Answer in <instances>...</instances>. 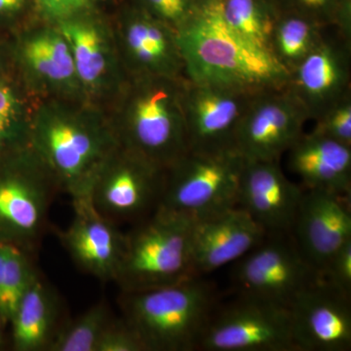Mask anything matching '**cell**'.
<instances>
[{
    "label": "cell",
    "mask_w": 351,
    "mask_h": 351,
    "mask_svg": "<svg viewBox=\"0 0 351 351\" xmlns=\"http://www.w3.org/2000/svg\"><path fill=\"white\" fill-rule=\"evenodd\" d=\"M110 20L127 75L188 80L178 32L129 0H119Z\"/></svg>",
    "instance_id": "8fae6325"
},
{
    "label": "cell",
    "mask_w": 351,
    "mask_h": 351,
    "mask_svg": "<svg viewBox=\"0 0 351 351\" xmlns=\"http://www.w3.org/2000/svg\"><path fill=\"white\" fill-rule=\"evenodd\" d=\"M257 93L226 85L184 80L182 101L189 151H235L237 128Z\"/></svg>",
    "instance_id": "5bb4252c"
},
{
    "label": "cell",
    "mask_w": 351,
    "mask_h": 351,
    "mask_svg": "<svg viewBox=\"0 0 351 351\" xmlns=\"http://www.w3.org/2000/svg\"><path fill=\"white\" fill-rule=\"evenodd\" d=\"M36 101L15 73L0 78V158L29 147Z\"/></svg>",
    "instance_id": "484cf974"
},
{
    "label": "cell",
    "mask_w": 351,
    "mask_h": 351,
    "mask_svg": "<svg viewBox=\"0 0 351 351\" xmlns=\"http://www.w3.org/2000/svg\"><path fill=\"white\" fill-rule=\"evenodd\" d=\"M198 350L205 351H292L290 311L239 297L212 315Z\"/></svg>",
    "instance_id": "4fadbf2b"
},
{
    "label": "cell",
    "mask_w": 351,
    "mask_h": 351,
    "mask_svg": "<svg viewBox=\"0 0 351 351\" xmlns=\"http://www.w3.org/2000/svg\"><path fill=\"white\" fill-rule=\"evenodd\" d=\"M59 191L29 147L0 158V240L24 250L40 239Z\"/></svg>",
    "instance_id": "52a82bcc"
},
{
    "label": "cell",
    "mask_w": 351,
    "mask_h": 351,
    "mask_svg": "<svg viewBox=\"0 0 351 351\" xmlns=\"http://www.w3.org/2000/svg\"><path fill=\"white\" fill-rule=\"evenodd\" d=\"M157 19L180 29L193 13L195 0H129Z\"/></svg>",
    "instance_id": "1f68e13d"
},
{
    "label": "cell",
    "mask_w": 351,
    "mask_h": 351,
    "mask_svg": "<svg viewBox=\"0 0 351 351\" xmlns=\"http://www.w3.org/2000/svg\"><path fill=\"white\" fill-rule=\"evenodd\" d=\"M57 319L56 295L38 276L23 295L10 321L14 350H49L60 329Z\"/></svg>",
    "instance_id": "603a6c76"
},
{
    "label": "cell",
    "mask_w": 351,
    "mask_h": 351,
    "mask_svg": "<svg viewBox=\"0 0 351 351\" xmlns=\"http://www.w3.org/2000/svg\"><path fill=\"white\" fill-rule=\"evenodd\" d=\"M184 80L132 76L107 110L119 145L164 170L189 149Z\"/></svg>",
    "instance_id": "3957f363"
},
{
    "label": "cell",
    "mask_w": 351,
    "mask_h": 351,
    "mask_svg": "<svg viewBox=\"0 0 351 351\" xmlns=\"http://www.w3.org/2000/svg\"><path fill=\"white\" fill-rule=\"evenodd\" d=\"M11 75H14V71L8 39L5 43H0V78Z\"/></svg>",
    "instance_id": "d590c367"
},
{
    "label": "cell",
    "mask_w": 351,
    "mask_h": 351,
    "mask_svg": "<svg viewBox=\"0 0 351 351\" xmlns=\"http://www.w3.org/2000/svg\"><path fill=\"white\" fill-rule=\"evenodd\" d=\"M164 182L165 170L119 145L99 171L89 198L99 213L117 223L156 209Z\"/></svg>",
    "instance_id": "7c38bea8"
},
{
    "label": "cell",
    "mask_w": 351,
    "mask_h": 351,
    "mask_svg": "<svg viewBox=\"0 0 351 351\" xmlns=\"http://www.w3.org/2000/svg\"><path fill=\"white\" fill-rule=\"evenodd\" d=\"M36 20L34 0H0V32L12 36Z\"/></svg>",
    "instance_id": "d6a6232c"
},
{
    "label": "cell",
    "mask_w": 351,
    "mask_h": 351,
    "mask_svg": "<svg viewBox=\"0 0 351 351\" xmlns=\"http://www.w3.org/2000/svg\"><path fill=\"white\" fill-rule=\"evenodd\" d=\"M73 218L60 234L64 248L80 269L101 280H115L126 235L105 218L89 197L73 200Z\"/></svg>",
    "instance_id": "d6986e66"
},
{
    "label": "cell",
    "mask_w": 351,
    "mask_h": 351,
    "mask_svg": "<svg viewBox=\"0 0 351 351\" xmlns=\"http://www.w3.org/2000/svg\"><path fill=\"white\" fill-rule=\"evenodd\" d=\"M110 0H34L36 19L57 24L92 11L104 10Z\"/></svg>",
    "instance_id": "f546056e"
},
{
    "label": "cell",
    "mask_w": 351,
    "mask_h": 351,
    "mask_svg": "<svg viewBox=\"0 0 351 351\" xmlns=\"http://www.w3.org/2000/svg\"><path fill=\"white\" fill-rule=\"evenodd\" d=\"M346 198L323 189H306L302 193L292 230L300 251L321 276L335 254L351 240Z\"/></svg>",
    "instance_id": "ac0fdd59"
},
{
    "label": "cell",
    "mask_w": 351,
    "mask_h": 351,
    "mask_svg": "<svg viewBox=\"0 0 351 351\" xmlns=\"http://www.w3.org/2000/svg\"><path fill=\"white\" fill-rule=\"evenodd\" d=\"M125 293V323L145 351H189L199 348L213 315L214 293L199 276L161 287Z\"/></svg>",
    "instance_id": "277c9868"
},
{
    "label": "cell",
    "mask_w": 351,
    "mask_h": 351,
    "mask_svg": "<svg viewBox=\"0 0 351 351\" xmlns=\"http://www.w3.org/2000/svg\"><path fill=\"white\" fill-rule=\"evenodd\" d=\"M287 234H270L237 261L233 280L239 297L289 308L302 290L323 278Z\"/></svg>",
    "instance_id": "30bf717a"
},
{
    "label": "cell",
    "mask_w": 351,
    "mask_h": 351,
    "mask_svg": "<svg viewBox=\"0 0 351 351\" xmlns=\"http://www.w3.org/2000/svg\"><path fill=\"white\" fill-rule=\"evenodd\" d=\"M25 250L0 240V317L10 323L23 295L38 277Z\"/></svg>",
    "instance_id": "4316f807"
},
{
    "label": "cell",
    "mask_w": 351,
    "mask_h": 351,
    "mask_svg": "<svg viewBox=\"0 0 351 351\" xmlns=\"http://www.w3.org/2000/svg\"><path fill=\"white\" fill-rule=\"evenodd\" d=\"M307 120L285 88L258 92L237 128L235 151L245 160L278 161L304 134Z\"/></svg>",
    "instance_id": "9a60e30c"
},
{
    "label": "cell",
    "mask_w": 351,
    "mask_h": 351,
    "mask_svg": "<svg viewBox=\"0 0 351 351\" xmlns=\"http://www.w3.org/2000/svg\"><path fill=\"white\" fill-rule=\"evenodd\" d=\"M177 32L189 80L252 92L287 84V71L271 55L228 29L205 0H195Z\"/></svg>",
    "instance_id": "7a4b0ae2"
},
{
    "label": "cell",
    "mask_w": 351,
    "mask_h": 351,
    "mask_svg": "<svg viewBox=\"0 0 351 351\" xmlns=\"http://www.w3.org/2000/svg\"><path fill=\"white\" fill-rule=\"evenodd\" d=\"M313 133L351 147V93L315 119Z\"/></svg>",
    "instance_id": "f1b7e54d"
},
{
    "label": "cell",
    "mask_w": 351,
    "mask_h": 351,
    "mask_svg": "<svg viewBox=\"0 0 351 351\" xmlns=\"http://www.w3.org/2000/svg\"><path fill=\"white\" fill-rule=\"evenodd\" d=\"M289 168L308 189L350 196L351 147L311 132L289 149Z\"/></svg>",
    "instance_id": "7402d4cb"
},
{
    "label": "cell",
    "mask_w": 351,
    "mask_h": 351,
    "mask_svg": "<svg viewBox=\"0 0 351 351\" xmlns=\"http://www.w3.org/2000/svg\"><path fill=\"white\" fill-rule=\"evenodd\" d=\"M304 189L284 175L278 161L245 160L240 176L239 206L267 234L292 232Z\"/></svg>",
    "instance_id": "44dd1931"
},
{
    "label": "cell",
    "mask_w": 351,
    "mask_h": 351,
    "mask_svg": "<svg viewBox=\"0 0 351 351\" xmlns=\"http://www.w3.org/2000/svg\"><path fill=\"white\" fill-rule=\"evenodd\" d=\"M3 324V322H2L1 317H0V343H1L2 341V332H1V325Z\"/></svg>",
    "instance_id": "8d00e7d4"
},
{
    "label": "cell",
    "mask_w": 351,
    "mask_h": 351,
    "mask_svg": "<svg viewBox=\"0 0 351 351\" xmlns=\"http://www.w3.org/2000/svg\"><path fill=\"white\" fill-rule=\"evenodd\" d=\"M96 351H145V348L125 321H112L104 332Z\"/></svg>",
    "instance_id": "836d02e7"
},
{
    "label": "cell",
    "mask_w": 351,
    "mask_h": 351,
    "mask_svg": "<svg viewBox=\"0 0 351 351\" xmlns=\"http://www.w3.org/2000/svg\"><path fill=\"white\" fill-rule=\"evenodd\" d=\"M9 48L14 73L34 100L86 101L68 41L56 25L36 20L10 36Z\"/></svg>",
    "instance_id": "ba28073f"
},
{
    "label": "cell",
    "mask_w": 351,
    "mask_h": 351,
    "mask_svg": "<svg viewBox=\"0 0 351 351\" xmlns=\"http://www.w3.org/2000/svg\"><path fill=\"white\" fill-rule=\"evenodd\" d=\"M195 218L157 207L151 218L126 235L117 283L124 292L161 287L200 276L191 256Z\"/></svg>",
    "instance_id": "5b68a950"
},
{
    "label": "cell",
    "mask_w": 351,
    "mask_h": 351,
    "mask_svg": "<svg viewBox=\"0 0 351 351\" xmlns=\"http://www.w3.org/2000/svg\"><path fill=\"white\" fill-rule=\"evenodd\" d=\"M55 25L68 41L85 100L107 110L129 78L110 13L92 11Z\"/></svg>",
    "instance_id": "9c48e42d"
},
{
    "label": "cell",
    "mask_w": 351,
    "mask_h": 351,
    "mask_svg": "<svg viewBox=\"0 0 351 351\" xmlns=\"http://www.w3.org/2000/svg\"><path fill=\"white\" fill-rule=\"evenodd\" d=\"M112 321L105 304H95L76 319L60 328L48 350L96 351Z\"/></svg>",
    "instance_id": "83f0119b"
},
{
    "label": "cell",
    "mask_w": 351,
    "mask_h": 351,
    "mask_svg": "<svg viewBox=\"0 0 351 351\" xmlns=\"http://www.w3.org/2000/svg\"><path fill=\"white\" fill-rule=\"evenodd\" d=\"M244 159L232 151H189L165 170L158 207L204 218L239 205Z\"/></svg>",
    "instance_id": "8992f818"
},
{
    "label": "cell",
    "mask_w": 351,
    "mask_h": 351,
    "mask_svg": "<svg viewBox=\"0 0 351 351\" xmlns=\"http://www.w3.org/2000/svg\"><path fill=\"white\" fill-rule=\"evenodd\" d=\"M350 297L323 278L295 295L289 307L295 350H350Z\"/></svg>",
    "instance_id": "2e32d148"
},
{
    "label": "cell",
    "mask_w": 351,
    "mask_h": 351,
    "mask_svg": "<svg viewBox=\"0 0 351 351\" xmlns=\"http://www.w3.org/2000/svg\"><path fill=\"white\" fill-rule=\"evenodd\" d=\"M267 237L265 228L239 205L195 219L191 256L196 274L201 276L237 262Z\"/></svg>",
    "instance_id": "ffe728a7"
},
{
    "label": "cell",
    "mask_w": 351,
    "mask_h": 351,
    "mask_svg": "<svg viewBox=\"0 0 351 351\" xmlns=\"http://www.w3.org/2000/svg\"><path fill=\"white\" fill-rule=\"evenodd\" d=\"M228 29L269 53L272 29L280 11L274 0H205ZM270 54V53H269Z\"/></svg>",
    "instance_id": "cb8c5ba5"
},
{
    "label": "cell",
    "mask_w": 351,
    "mask_h": 351,
    "mask_svg": "<svg viewBox=\"0 0 351 351\" xmlns=\"http://www.w3.org/2000/svg\"><path fill=\"white\" fill-rule=\"evenodd\" d=\"M119 145L103 108L62 99L34 104L29 147L71 201L89 197L99 171Z\"/></svg>",
    "instance_id": "6da1fadb"
},
{
    "label": "cell",
    "mask_w": 351,
    "mask_h": 351,
    "mask_svg": "<svg viewBox=\"0 0 351 351\" xmlns=\"http://www.w3.org/2000/svg\"><path fill=\"white\" fill-rule=\"evenodd\" d=\"M327 29L299 14L280 12L270 36V55L289 75L320 43Z\"/></svg>",
    "instance_id": "d4e9b609"
},
{
    "label": "cell",
    "mask_w": 351,
    "mask_h": 351,
    "mask_svg": "<svg viewBox=\"0 0 351 351\" xmlns=\"http://www.w3.org/2000/svg\"><path fill=\"white\" fill-rule=\"evenodd\" d=\"M274 1L280 12L299 14L329 29L334 25L337 12L343 0H274Z\"/></svg>",
    "instance_id": "4dcf8cb0"
},
{
    "label": "cell",
    "mask_w": 351,
    "mask_h": 351,
    "mask_svg": "<svg viewBox=\"0 0 351 351\" xmlns=\"http://www.w3.org/2000/svg\"><path fill=\"white\" fill-rule=\"evenodd\" d=\"M351 43L325 34L320 43L289 73L285 90L307 119H317L351 93Z\"/></svg>",
    "instance_id": "e0dca14e"
},
{
    "label": "cell",
    "mask_w": 351,
    "mask_h": 351,
    "mask_svg": "<svg viewBox=\"0 0 351 351\" xmlns=\"http://www.w3.org/2000/svg\"><path fill=\"white\" fill-rule=\"evenodd\" d=\"M323 279L346 295L351 292V240L331 258L323 271Z\"/></svg>",
    "instance_id": "e575fe53"
}]
</instances>
